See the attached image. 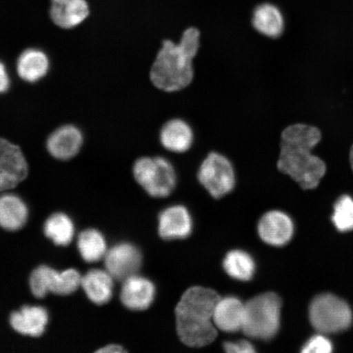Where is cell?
<instances>
[{"label": "cell", "instance_id": "obj_21", "mask_svg": "<svg viewBox=\"0 0 353 353\" xmlns=\"http://www.w3.org/2000/svg\"><path fill=\"white\" fill-rule=\"evenodd\" d=\"M81 285L87 296L98 305L110 301L113 294V277L108 272L94 269L81 278Z\"/></svg>", "mask_w": 353, "mask_h": 353}, {"label": "cell", "instance_id": "obj_28", "mask_svg": "<svg viewBox=\"0 0 353 353\" xmlns=\"http://www.w3.org/2000/svg\"><path fill=\"white\" fill-rule=\"evenodd\" d=\"M224 350L228 353H252L255 352L253 344L249 341L226 342L223 345Z\"/></svg>", "mask_w": 353, "mask_h": 353}, {"label": "cell", "instance_id": "obj_5", "mask_svg": "<svg viewBox=\"0 0 353 353\" xmlns=\"http://www.w3.org/2000/svg\"><path fill=\"white\" fill-rule=\"evenodd\" d=\"M134 179L150 196H170L176 188V172L169 159L162 156L143 157L132 167Z\"/></svg>", "mask_w": 353, "mask_h": 353}, {"label": "cell", "instance_id": "obj_1", "mask_svg": "<svg viewBox=\"0 0 353 353\" xmlns=\"http://www.w3.org/2000/svg\"><path fill=\"white\" fill-rule=\"evenodd\" d=\"M321 140L319 127L301 122L286 125L280 134L277 170L290 176L303 190L319 187L327 166L312 152Z\"/></svg>", "mask_w": 353, "mask_h": 353}, {"label": "cell", "instance_id": "obj_22", "mask_svg": "<svg viewBox=\"0 0 353 353\" xmlns=\"http://www.w3.org/2000/svg\"><path fill=\"white\" fill-rule=\"evenodd\" d=\"M28 217V207L14 195L0 196V226L8 231L19 230Z\"/></svg>", "mask_w": 353, "mask_h": 353}, {"label": "cell", "instance_id": "obj_23", "mask_svg": "<svg viewBox=\"0 0 353 353\" xmlns=\"http://www.w3.org/2000/svg\"><path fill=\"white\" fill-rule=\"evenodd\" d=\"M223 268L233 279L248 281L254 276L256 264L252 256L245 251L234 250L225 257Z\"/></svg>", "mask_w": 353, "mask_h": 353}, {"label": "cell", "instance_id": "obj_6", "mask_svg": "<svg viewBox=\"0 0 353 353\" xmlns=\"http://www.w3.org/2000/svg\"><path fill=\"white\" fill-rule=\"evenodd\" d=\"M197 179L212 196L222 198L236 187L235 167L226 154L210 151L199 166Z\"/></svg>", "mask_w": 353, "mask_h": 353}, {"label": "cell", "instance_id": "obj_2", "mask_svg": "<svg viewBox=\"0 0 353 353\" xmlns=\"http://www.w3.org/2000/svg\"><path fill=\"white\" fill-rule=\"evenodd\" d=\"M201 46V33L194 26L185 29L176 42L162 41L150 68L152 85L165 94L186 90L195 81V61Z\"/></svg>", "mask_w": 353, "mask_h": 353}, {"label": "cell", "instance_id": "obj_8", "mask_svg": "<svg viewBox=\"0 0 353 353\" xmlns=\"http://www.w3.org/2000/svg\"><path fill=\"white\" fill-rule=\"evenodd\" d=\"M81 276L74 269L59 272L50 267L39 266L30 278V286L37 298H43L48 293L68 295L81 285Z\"/></svg>", "mask_w": 353, "mask_h": 353}, {"label": "cell", "instance_id": "obj_20", "mask_svg": "<svg viewBox=\"0 0 353 353\" xmlns=\"http://www.w3.org/2000/svg\"><path fill=\"white\" fill-rule=\"evenodd\" d=\"M50 69L48 56L38 48H28L22 52L17 61V72L21 79L28 83L41 81Z\"/></svg>", "mask_w": 353, "mask_h": 353}, {"label": "cell", "instance_id": "obj_9", "mask_svg": "<svg viewBox=\"0 0 353 353\" xmlns=\"http://www.w3.org/2000/svg\"><path fill=\"white\" fill-rule=\"evenodd\" d=\"M28 174V162L19 145L0 138V192L16 188Z\"/></svg>", "mask_w": 353, "mask_h": 353}, {"label": "cell", "instance_id": "obj_7", "mask_svg": "<svg viewBox=\"0 0 353 353\" xmlns=\"http://www.w3.org/2000/svg\"><path fill=\"white\" fill-rule=\"evenodd\" d=\"M309 317L313 327L324 334L341 332L350 328L352 322L348 304L330 294H320L312 300Z\"/></svg>", "mask_w": 353, "mask_h": 353}, {"label": "cell", "instance_id": "obj_12", "mask_svg": "<svg viewBox=\"0 0 353 353\" xmlns=\"http://www.w3.org/2000/svg\"><path fill=\"white\" fill-rule=\"evenodd\" d=\"M294 223L290 216L278 210L265 214L260 219L258 232L260 238L268 245L282 246L294 235Z\"/></svg>", "mask_w": 353, "mask_h": 353}, {"label": "cell", "instance_id": "obj_14", "mask_svg": "<svg viewBox=\"0 0 353 353\" xmlns=\"http://www.w3.org/2000/svg\"><path fill=\"white\" fill-rule=\"evenodd\" d=\"M192 231V216L184 206L169 207L159 217V234L163 239H184Z\"/></svg>", "mask_w": 353, "mask_h": 353}, {"label": "cell", "instance_id": "obj_31", "mask_svg": "<svg viewBox=\"0 0 353 353\" xmlns=\"http://www.w3.org/2000/svg\"><path fill=\"white\" fill-rule=\"evenodd\" d=\"M350 166L352 168V170L353 172V143L351 145V148L350 149Z\"/></svg>", "mask_w": 353, "mask_h": 353}, {"label": "cell", "instance_id": "obj_19", "mask_svg": "<svg viewBox=\"0 0 353 353\" xmlns=\"http://www.w3.org/2000/svg\"><path fill=\"white\" fill-rule=\"evenodd\" d=\"M48 321L46 309L37 306H25L20 311L13 312L10 317L12 327L17 332L32 337L41 336Z\"/></svg>", "mask_w": 353, "mask_h": 353}, {"label": "cell", "instance_id": "obj_17", "mask_svg": "<svg viewBox=\"0 0 353 353\" xmlns=\"http://www.w3.org/2000/svg\"><path fill=\"white\" fill-rule=\"evenodd\" d=\"M245 304L236 297L219 299L216 305L213 321L218 329L224 332H236L244 325Z\"/></svg>", "mask_w": 353, "mask_h": 353}, {"label": "cell", "instance_id": "obj_26", "mask_svg": "<svg viewBox=\"0 0 353 353\" xmlns=\"http://www.w3.org/2000/svg\"><path fill=\"white\" fill-rule=\"evenodd\" d=\"M333 223L339 232L353 230V199L343 196L334 205Z\"/></svg>", "mask_w": 353, "mask_h": 353}, {"label": "cell", "instance_id": "obj_24", "mask_svg": "<svg viewBox=\"0 0 353 353\" xmlns=\"http://www.w3.org/2000/svg\"><path fill=\"white\" fill-rule=\"evenodd\" d=\"M78 247L82 258L88 263L99 261L107 251L104 237L94 229H88L79 235Z\"/></svg>", "mask_w": 353, "mask_h": 353}, {"label": "cell", "instance_id": "obj_29", "mask_svg": "<svg viewBox=\"0 0 353 353\" xmlns=\"http://www.w3.org/2000/svg\"><path fill=\"white\" fill-rule=\"evenodd\" d=\"M10 87V77L6 65L0 61V94H3Z\"/></svg>", "mask_w": 353, "mask_h": 353}, {"label": "cell", "instance_id": "obj_10", "mask_svg": "<svg viewBox=\"0 0 353 353\" xmlns=\"http://www.w3.org/2000/svg\"><path fill=\"white\" fill-rule=\"evenodd\" d=\"M159 143L165 151L183 154L191 151L196 143L192 125L182 117L168 119L160 128Z\"/></svg>", "mask_w": 353, "mask_h": 353}, {"label": "cell", "instance_id": "obj_13", "mask_svg": "<svg viewBox=\"0 0 353 353\" xmlns=\"http://www.w3.org/2000/svg\"><path fill=\"white\" fill-rule=\"evenodd\" d=\"M83 143L82 132L77 126H61L52 132L47 140V150L52 157L68 161L76 157Z\"/></svg>", "mask_w": 353, "mask_h": 353}, {"label": "cell", "instance_id": "obj_4", "mask_svg": "<svg viewBox=\"0 0 353 353\" xmlns=\"http://www.w3.org/2000/svg\"><path fill=\"white\" fill-rule=\"evenodd\" d=\"M281 299L275 293H265L245 303L243 330L247 336L268 341L280 328Z\"/></svg>", "mask_w": 353, "mask_h": 353}, {"label": "cell", "instance_id": "obj_3", "mask_svg": "<svg viewBox=\"0 0 353 353\" xmlns=\"http://www.w3.org/2000/svg\"><path fill=\"white\" fill-rule=\"evenodd\" d=\"M219 299L214 290L200 286L183 294L176 307V323L179 336L186 345L205 347L217 337L213 316Z\"/></svg>", "mask_w": 353, "mask_h": 353}, {"label": "cell", "instance_id": "obj_25", "mask_svg": "<svg viewBox=\"0 0 353 353\" xmlns=\"http://www.w3.org/2000/svg\"><path fill=\"white\" fill-rule=\"evenodd\" d=\"M74 232L72 221L64 214H55L47 220L44 233L57 245H68Z\"/></svg>", "mask_w": 353, "mask_h": 353}, {"label": "cell", "instance_id": "obj_11", "mask_svg": "<svg viewBox=\"0 0 353 353\" xmlns=\"http://www.w3.org/2000/svg\"><path fill=\"white\" fill-rule=\"evenodd\" d=\"M142 264V254L137 247L122 243L114 246L105 254V265L114 279L125 281L134 276Z\"/></svg>", "mask_w": 353, "mask_h": 353}, {"label": "cell", "instance_id": "obj_27", "mask_svg": "<svg viewBox=\"0 0 353 353\" xmlns=\"http://www.w3.org/2000/svg\"><path fill=\"white\" fill-rule=\"evenodd\" d=\"M333 347L328 339L322 335H316L306 343L303 346V353H330L332 352Z\"/></svg>", "mask_w": 353, "mask_h": 353}, {"label": "cell", "instance_id": "obj_18", "mask_svg": "<svg viewBox=\"0 0 353 353\" xmlns=\"http://www.w3.org/2000/svg\"><path fill=\"white\" fill-rule=\"evenodd\" d=\"M88 15L90 8L86 0H52L51 19L61 28H76Z\"/></svg>", "mask_w": 353, "mask_h": 353}, {"label": "cell", "instance_id": "obj_15", "mask_svg": "<svg viewBox=\"0 0 353 353\" xmlns=\"http://www.w3.org/2000/svg\"><path fill=\"white\" fill-rule=\"evenodd\" d=\"M156 295V287L147 278L131 276L123 281L121 301L126 307L142 311L151 306Z\"/></svg>", "mask_w": 353, "mask_h": 353}, {"label": "cell", "instance_id": "obj_16", "mask_svg": "<svg viewBox=\"0 0 353 353\" xmlns=\"http://www.w3.org/2000/svg\"><path fill=\"white\" fill-rule=\"evenodd\" d=\"M251 24L256 32L271 39L281 38L285 28L283 13L271 3H261L254 8Z\"/></svg>", "mask_w": 353, "mask_h": 353}, {"label": "cell", "instance_id": "obj_30", "mask_svg": "<svg viewBox=\"0 0 353 353\" xmlns=\"http://www.w3.org/2000/svg\"><path fill=\"white\" fill-rule=\"evenodd\" d=\"M125 350L120 345H114V344H112V345H108L107 347L101 348L98 351L100 353H121L125 352Z\"/></svg>", "mask_w": 353, "mask_h": 353}]
</instances>
